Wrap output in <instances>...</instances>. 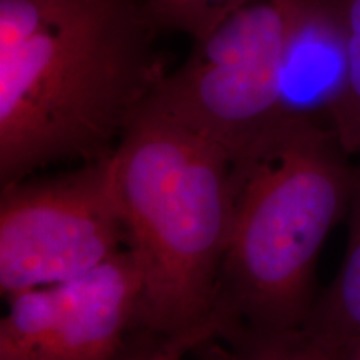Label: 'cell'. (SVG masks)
<instances>
[{
    "instance_id": "6da1fadb",
    "label": "cell",
    "mask_w": 360,
    "mask_h": 360,
    "mask_svg": "<svg viewBox=\"0 0 360 360\" xmlns=\"http://www.w3.org/2000/svg\"><path fill=\"white\" fill-rule=\"evenodd\" d=\"M143 0H0V182L112 155L167 74Z\"/></svg>"
},
{
    "instance_id": "7a4b0ae2",
    "label": "cell",
    "mask_w": 360,
    "mask_h": 360,
    "mask_svg": "<svg viewBox=\"0 0 360 360\" xmlns=\"http://www.w3.org/2000/svg\"><path fill=\"white\" fill-rule=\"evenodd\" d=\"M349 157L330 127L283 117L231 160L232 222L214 310L222 334L302 330L319 254L349 209Z\"/></svg>"
},
{
    "instance_id": "3957f363",
    "label": "cell",
    "mask_w": 360,
    "mask_h": 360,
    "mask_svg": "<svg viewBox=\"0 0 360 360\" xmlns=\"http://www.w3.org/2000/svg\"><path fill=\"white\" fill-rule=\"evenodd\" d=\"M110 174L142 270L135 323L167 339L220 328L214 310L232 222L229 155L146 102L112 152Z\"/></svg>"
},
{
    "instance_id": "277c9868",
    "label": "cell",
    "mask_w": 360,
    "mask_h": 360,
    "mask_svg": "<svg viewBox=\"0 0 360 360\" xmlns=\"http://www.w3.org/2000/svg\"><path fill=\"white\" fill-rule=\"evenodd\" d=\"M297 0H245L193 40L147 103L195 130L233 160L282 119L281 87Z\"/></svg>"
},
{
    "instance_id": "5b68a950",
    "label": "cell",
    "mask_w": 360,
    "mask_h": 360,
    "mask_svg": "<svg viewBox=\"0 0 360 360\" xmlns=\"http://www.w3.org/2000/svg\"><path fill=\"white\" fill-rule=\"evenodd\" d=\"M127 240L110 157L47 180H19L0 199V290L8 297L80 277Z\"/></svg>"
},
{
    "instance_id": "8992f818",
    "label": "cell",
    "mask_w": 360,
    "mask_h": 360,
    "mask_svg": "<svg viewBox=\"0 0 360 360\" xmlns=\"http://www.w3.org/2000/svg\"><path fill=\"white\" fill-rule=\"evenodd\" d=\"M142 285L127 249L84 276L8 297L0 360H114L137 321Z\"/></svg>"
},
{
    "instance_id": "52a82bcc",
    "label": "cell",
    "mask_w": 360,
    "mask_h": 360,
    "mask_svg": "<svg viewBox=\"0 0 360 360\" xmlns=\"http://www.w3.org/2000/svg\"><path fill=\"white\" fill-rule=\"evenodd\" d=\"M347 40V0H297L282 67V119L302 117L330 127Z\"/></svg>"
},
{
    "instance_id": "ba28073f",
    "label": "cell",
    "mask_w": 360,
    "mask_h": 360,
    "mask_svg": "<svg viewBox=\"0 0 360 360\" xmlns=\"http://www.w3.org/2000/svg\"><path fill=\"white\" fill-rule=\"evenodd\" d=\"M349 238L334 282L314 304L302 332L337 359L360 342V164L352 169Z\"/></svg>"
},
{
    "instance_id": "9c48e42d",
    "label": "cell",
    "mask_w": 360,
    "mask_h": 360,
    "mask_svg": "<svg viewBox=\"0 0 360 360\" xmlns=\"http://www.w3.org/2000/svg\"><path fill=\"white\" fill-rule=\"evenodd\" d=\"M347 67L330 129L349 155H360V0H347Z\"/></svg>"
},
{
    "instance_id": "30bf717a",
    "label": "cell",
    "mask_w": 360,
    "mask_h": 360,
    "mask_svg": "<svg viewBox=\"0 0 360 360\" xmlns=\"http://www.w3.org/2000/svg\"><path fill=\"white\" fill-rule=\"evenodd\" d=\"M245 0H143L147 19L159 34L180 32L193 40L209 34Z\"/></svg>"
},
{
    "instance_id": "8fae6325",
    "label": "cell",
    "mask_w": 360,
    "mask_h": 360,
    "mask_svg": "<svg viewBox=\"0 0 360 360\" xmlns=\"http://www.w3.org/2000/svg\"><path fill=\"white\" fill-rule=\"evenodd\" d=\"M220 328L219 326H207L202 327L199 330L191 332V334L175 337V339H169L164 344V347L157 350L155 354L148 355V357L142 360H182L188 350H193L199 347L200 344H204L205 340H209L210 337L219 335Z\"/></svg>"
},
{
    "instance_id": "7c38bea8",
    "label": "cell",
    "mask_w": 360,
    "mask_h": 360,
    "mask_svg": "<svg viewBox=\"0 0 360 360\" xmlns=\"http://www.w3.org/2000/svg\"><path fill=\"white\" fill-rule=\"evenodd\" d=\"M290 334L270 337H249L244 339L247 352L238 360H285Z\"/></svg>"
},
{
    "instance_id": "4fadbf2b",
    "label": "cell",
    "mask_w": 360,
    "mask_h": 360,
    "mask_svg": "<svg viewBox=\"0 0 360 360\" xmlns=\"http://www.w3.org/2000/svg\"><path fill=\"white\" fill-rule=\"evenodd\" d=\"M285 360H339L317 342L309 339L302 330L292 332L287 345Z\"/></svg>"
},
{
    "instance_id": "5bb4252c",
    "label": "cell",
    "mask_w": 360,
    "mask_h": 360,
    "mask_svg": "<svg viewBox=\"0 0 360 360\" xmlns=\"http://www.w3.org/2000/svg\"><path fill=\"white\" fill-rule=\"evenodd\" d=\"M339 360H360V342H357L352 349H349Z\"/></svg>"
}]
</instances>
